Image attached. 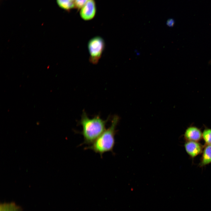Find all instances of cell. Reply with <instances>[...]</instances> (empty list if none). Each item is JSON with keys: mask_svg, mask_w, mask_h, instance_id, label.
I'll list each match as a JSON object with an SVG mask.
<instances>
[{"mask_svg": "<svg viewBox=\"0 0 211 211\" xmlns=\"http://www.w3.org/2000/svg\"><path fill=\"white\" fill-rule=\"evenodd\" d=\"M108 120V118L104 120L98 115L90 118L83 111L79 123L82 127L81 133L84 137V143L92 144L106 130V125Z\"/></svg>", "mask_w": 211, "mask_h": 211, "instance_id": "cell-1", "label": "cell"}, {"mask_svg": "<svg viewBox=\"0 0 211 211\" xmlns=\"http://www.w3.org/2000/svg\"><path fill=\"white\" fill-rule=\"evenodd\" d=\"M119 120V117L117 115H114L109 127L87 148L99 154L101 156L106 152H112L115 143V129Z\"/></svg>", "mask_w": 211, "mask_h": 211, "instance_id": "cell-2", "label": "cell"}, {"mask_svg": "<svg viewBox=\"0 0 211 211\" xmlns=\"http://www.w3.org/2000/svg\"><path fill=\"white\" fill-rule=\"evenodd\" d=\"M105 43L103 38L94 37L89 41L88 49L89 54V61L93 64H98L104 50Z\"/></svg>", "mask_w": 211, "mask_h": 211, "instance_id": "cell-3", "label": "cell"}, {"mask_svg": "<svg viewBox=\"0 0 211 211\" xmlns=\"http://www.w3.org/2000/svg\"><path fill=\"white\" fill-rule=\"evenodd\" d=\"M96 12V3L94 0H89L81 9L80 15L81 18L85 21L93 19Z\"/></svg>", "mask_w": 211, "mask_h": 211, "instance_id": "cell-4", "label": "cell"}, {"mask_svg": "<svg viewBox=\"0 0 211 211\" xmlns=\"http://www.w3.org/2000/svg\"><path fill=\"white\" fill-rule=\"evenodd\" d=\"M186 151L191 157L194 158L201 154L203 150V146L198 142L187 141L184 144Z\"/></svg>", "mask_w": 211, "mask_h": 211, "instance_id": "cell-5", "label": "cell"}, {"mask_svg": "<svg viewBox=\"0 0 211 211\" xmlns=\"http://www.w3.org/2000/svg\"><path fill=\"white\" fill-rule=\"evenodd\" d=\"M184 137L187 141L198 142L202 138V132L197 127L190 126L186 130Z\"/></svg>", "mask_w": 211, "mask_h": 211, "instance_id": "cell-6", "label": "cell"}, {"mask_svg": "<svg viewBox=\"0 0 211 211\" xmlns=\"http://www.w3.org/2000/svg\"><path fill=\"white\" fill-rule=\"evenodd\" d=\"M211 163V145L206 144L203 150L200 165L206 166Z\"/></svg>", "mask_w": 211, "mask_h": 211, "instance_id": "cell-7", "label": "cell"}, {"mask_svg": "<svg viewBox=\"0 0 211 211\" xmlns=\"http://www.w3.org/2000/svg\"><path fill=\"white\" fill-rule=\"evenodd\" d=\"M59 6L66 11H69L75 8L74 2L71 0H56Z\"/></svg>", "mask_w": 211, "mask_h": 211, "instance_id": "cell-8", "label": "cell"}, {"mask_svg": "<svg viewBox=\"0 0 211 211\" xmlns=\"http://www.w3.org/2000/svg\"><path fill=\"white\" fill-rule=\"evenodd\" d=\"M202 138L206 144L211 145V129L205 128L202 132Z\"/></svg>", "mask_w": 211, "mask_h": 211, "instance_id": "cell-9", "label": "cell"}, {"mask_svg": "<svg viewBox=\"0 0 211 211\" xmlns=\"http://www.w3.org/2000/svg\"><path fill=\"white\" fill-rule=\"evenodd\" d=\"M0 211H20L14 204H4L1 205Z\"/></svg>", "mask_w": 211, "mask_h": 211, "instance_id": "cell-10", "label": "cell"}, {"mask_svg": "<svg viewBox=\"0 0 211 211\" xmlns=\"http://www.w3.org/2000/svg\"><path fill=\"white\" fill-rule=\"evenodd\" d=\"M89 0H75L74 1L75 8L78 10L81 9Z\"/></svg>", "mask_w": 211, "mask_h": 211, "instance_id": "cell-11", "label": "cell"}, {"mask_svg": "<svg viewBox=\"0 0 211 211\" xmlns=\"http://www.w3.org/2000/svg\"><path fill=\"white\" fill-rule=\"evenodd\" d=\"M175 23V21L173 18H169L166 21V24L169 27H173Z\"/></svg>", "mask_w": 211, "mask_h": 211, "instance_id": "cell-12", "label": "cell"}, {"mask_svg": "<svg viewBox=\"0 0 211 211\" xmlns=\"http://www.w3.org/2000/svg\"><path fill=\"white\" fill-rule=\"evenodd\" d=\"M72 0V1L74 2V1H75V0Z\"/></svg>", "mask_w": 211, "mask_h": 211, "instance_id": "cell-13", "label": "cell"}]
</instances>
